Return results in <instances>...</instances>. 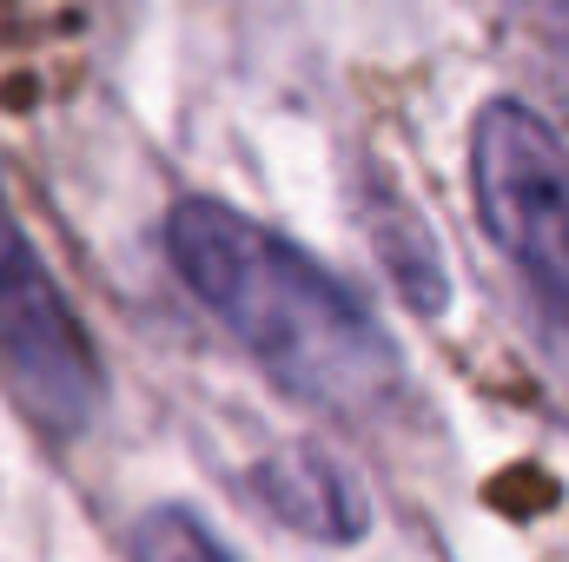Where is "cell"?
Listing matches in <instances>:
<instances>
[{
    "instance_id": "cell-1",
    "label": "cell",
    "mask_w": 569,
    "mask_h": 562,
    "mask_svg": "<svg viewBox=\"0 0 569 562\" xmlns=\"http://www.w3.org/2000/svg\"><path fill=\"white\" fill-rule=\"evenodd\" d=\"M166 265L291 404L338 423L391 418L405 391V351L378 311L298 239L192 192L166 212Z\"/></svg>"
},
{
    "instance_id": "cell-2",
    "label": "cell",
    "mask_w": 569,
    "mask_h": 562,
    "mask_svg": "<svg viewBox=\"0 0 569 562\" xmlns=\"http://www.w3.org/2000/svg\"><path fill=\"white\" fill-rule=\"evenodd\" d=\"M470 199L483 239L537 298V311L569 338V145L563 133L497 93L470 120Z\"/></svg>"
},
{
    "instance_id": "cell-3",
    "label": "cell",
    "mask_w": 569,
    "mask_h": 562,
    "mask_svg": "<svg viewBox=\"0 0 569 562\" xmlns=\"http://www.w3.org/2000/svg\"><path fill=\"white\" fill-rule=\"evenodd\" d=\"M0 378L47 436H80L107 404L100 351L0 192Z\"/></svg>"
},
{
    "instance_id": "cell-4",
    "label": "cell",
    "mask_w": 569,
    "mask_h": 562,
    "mask_svg": "<svg viewBox=\"0 0 569 562\" xmlns=\"http://www.w3.org/2000/svg\"><path fill=\"white\" fill-rule=\"evenodd\" d=\"M246 496L311 543H358L371 530V503L351 483V470L338 456H325L318 443H279L246 470Z\"/></svg>"
},
{
    "instance_id": "cell-5",
    "label": "cell",
    "mask_w": 569,
    "mask_h": 562,
    "mask_svg": "<svg viewBox=\"0 0 569 562\" xmlns=\"http://www.w3.org/2000/svg\"><path fill=\"white\" fill-rule=\"evenodd\" d=\"M358 212H365V245H371L378 272L398 284V298L418 318H443L450 311V265H443V245H437L430 219L398 192V179L371 172L365 192H358Z\"/></svg>"
},
{
    "instance_id": "cell-6",
    "label": "cell",
    "mask_w": 569,
    "mask_h": 562,
    "mask_svg": "<svg viewBox=\"0 0 569 562\" xmlns=\"http://www.w3.org/2000/svg\"><path fill=\"white\" fill-rule=\"evenodd\" d=\"M127 556L133 562H239L212 536V523L199 510H186V503H152V510H140L133 530H127Z\"/></svg>"
},
{
    "instance_id": "cell-7",
    "label": "cell",
    "mask_w": 569,
    "mask_h": 562,
    "mask_svg": "<svg viewBox=\"0 0 569 562\" xmlns=\"http://www.w3.org/2000/svg\"><path fill=\"white\" fill-rule=\"evenodd\" d=\"M510 20H523L530 33H569V0H497Z\"/></svg>"
}]
</instances>
